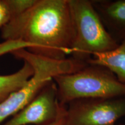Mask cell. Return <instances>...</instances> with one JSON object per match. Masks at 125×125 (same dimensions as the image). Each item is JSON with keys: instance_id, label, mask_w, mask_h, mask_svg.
Masks as SVG:
<instances>
[{"instance_id": "cell-11", "label": "cell", "mask_w": 125, "mask_h": 125, "mask_svg": "<svg viewBox=\"0 0 125 125\" xmlns=\"http://www.w3.org/2000/svg\"><path fill=\"white\" fill-rule=\"evenodd\" d=\"M65 114H66V106L63 107L59 116L55 121L46 125H65Z\"/></svg>"}, {"instance_id": "cell-6", "label": "cell", "mask_w": 125, "mask_h": 125, "mask_svg": "<svg viewBox=\"0 0 125 125\" xmlns=\"http://www.w3.org/2000/svg\"><path fill=\"white\" fill-rule=\"evenodd\" d=\"M65 105L61 104L53 80L48 83L26 107L1 125H46L55 121Z\"/></svg>"}, {"instance_id": "cell-9", "label": "cell", "mask_w": 125, "mask_h": 125, "mask_svg": "<svg viewBox=\"0 0 125 125\" xmlns=\"http://www.w3.org/2000/svg\"><path fill=\"white\" fill-rule=\"evenodd\" d=\"M34 74L32 66L24 62L22 67L9 75H0V102L23 87Z\"/></svg>"}, {"instance_id": "cell-1", "label": "cell", "mask_w": 125, "mask_h": 125, "mask_svg": "<svg viewBox=\"0 0 125 125\" xmlns=\"http://www.w3.org/2000/svg\"><path fill=\"white\" fill-rule=\"evenodd\" d=\"M0 56L19 49L54 60L71 55L74 37L68 0H35L1 29Z\"/></svg>"}, {"instance_id": "cell-4", "label": "cell", "mask_w": 125, "mask_h": 125, "mask_svg": "<svg viewBox=\"0 0 125 125\" xmlns=\"http://www.w3.org/2000/svg\"><path fill=\"white\" fill-rule=\"evenodd\" d=\"M74 37L72 58L86 62L93 54L114 49L118 43L109 35L92 0H68Z\"/></svg>"}, {"instance_id": "cell-5", "label": "cell", "mask_w": 125, "mask_h": 125, "mask_svg": "<svg viewBox=\"0 0 125 125\" xmlns=\"http://www.w3.org/2000/svg\"><path fill=\"white\" fill-rule=\"evenodd\" d=\"M67 105L65 125H115L125 116V97L76 100Z\"/></svg>"}, {"instance_id": "cell-8", "label": "cell", "mask_w": 125, "mask_h": 125, "mask_svg": "<svg viewBox=\"0 0 125 125\" xmlns=\"http://www.w3.org/2000/svg\"><path fill=\"white\" fill-rule=\"evenodd\" d=\"M86 63L105 67L120 82L125 84V40L114 49L93 54Z\"/></svg>"}, {"instance_id": "cell-3", "label": "cell", "mask_w": 125, "mask_h": 125, "mask_svg": "<svg viewBox=\"0 0 125 125\" xmlns=\"http://www.w3.org/2000/svg\"><path fill=\"white\" fill-rule=\"evenodd\" d=\"M53 80L59 103L63 105L76 100L125 97V84L100 65L87 64L72 73L56 76Z\"/></svg>"}, {"instance_id": "cell-2", "label": "cell", "mask_w": 125, "mask_h": 125, "mask_svg": "<svg viewBox=\"0 0 125 125\" xmlns=\"http://www.w3.org/2000/svg\"><path fill=\"white\" fill-rule=\"evenodd\" d=\"M10 54L29 63L33 68L34 74L23 87L0 102V125L26 107L56 76L72 73L86 65L73 58L54 60L36 55L24 49Z\"/></svg>"}, {"instance_id": "cell-10", "label": "cell", "mask_w": 125, "mask_h": 125, "mask_svg": "<svg viewBox=\"0 0 125 125\" xmlns=\"http://www.w3.org/2000/svg\"><path fill=\"white\" fill-rule=\"evenodd\" d=\"M35 0H0V28L27 10Z\"/></svg>"}, {"instance_id": "cell-7", "label": "cell", "mask_w": 125, "mask_h": 125, "mask_svg": "<svg viewBox=\"0 0 125 125\" xmlns=\"http://www.w3.org/2000/svg\"><path fill=\"white\" fill-rule=\"evenodd\" d=\"M109 35L117 43L125 40V0H92Z\"/></svg>"}]
</instances>
